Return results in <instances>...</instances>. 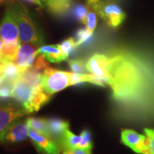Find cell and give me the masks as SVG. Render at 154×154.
Masks as SVG:
<instances>
[{
	"label": "cell",
	"mask_w": 154,
	"mask_h": 154,
	"mask_svg": "<svg viewBox=\"0 0 154 154\" xmlns=\"http://www.w3.org/2000/svg\"><path fill=\"white\" fill-rule=\"evenodd\" d=\"M29 132V129L26 121L13 123L0 134V140L2 142L7 140L11 143L22 141L27 138Z\"/></svg>",
	"instance_id": "cell-8"
},
{
	"label": "cell",
	"mask_w": 154,
	"mask_h": 154,
	"mask_svg": "<svg viewBox=\"0 0 154 154\" xmlns=\"http://www.w3.org/2000/svg\"><path fill=\"white\" fill-rule=\"evenodd\" d=\"M7 2H14L15 0H7Z\"/></svg>",
	"instance_id": "cell-33"
},
{
	"label": "cell",
	"mask_w": 154,
	"mask_h": 154,
	"mask_svg": "<svg viewBox=\"0 0 154 154\" xmlns=\"http://www.w3.org/2000/svg\"><path fill=\"white\" fill-rule=\"evenodd\" d=\"M42 74V72H37L32 69V67H29L23 72L22 75L20 77V79L24 81V82L31 86H36L41 84Z\"/></svg>",
	"instance_id": "cell-18"
},
{
	"label": "cell",
	"mask_w": 154,
	"mask_h": 154,
	"mask_svg": "<svg viewBox=\"0 0 154 154\" xmlns=\"http://www.w3.org/2000/svg\"><path fill=\"white\" fill-rule=\"evenodd\" d=\"M82 136L74 134L72 131H70L69 128L65 131L59 143L63 150L74 149V148H77V146L82 141Z\"/></svg>",
	"instance_id": "cell-17"
},
{
	"label": "cell",
	"mask_w": 154,
	"mask_h": 154,
	"mask_svg": "<svg viewBox=\"0 0 154 154\" xmlns=\"http://www.w3.org/2000/svg\"><path fill=\"white\" fill-rule=\"evenodd\" d=\"M82 139L80 143L79 144L77 148L79 149H91L93 148V143H92V136L91 131L89 130L85 129L82 131L81 134Z\"/></svg>",
	"instance_id": "cell-22"
},
{
	"label": "cell",
	"mask_w": 154,
	"mask_h": 154,
	"mask_svg": "<svg viewBox=\"0 0 154 154\" xmlns=\"http://www.w3.org/2000/svg\"><path fill=\"white\" fill-rule=\"evenodd\" d=\"M46 120L51 138L59 143L65 131L69 128V122L57 117L46 119Z\"/></svg>",
	"instance_id": "cell-11"
},
{
	"label": "cell",
	"mask_w": 154,
	"mask_h": 154,
	"mask_svg": "<svg viewBox=\"0 0 154 154\" xmlns=\"http://www.w3.org/2000/svg\"><path fill=\"white\" fill-rule=\"evenodd\" d=\"M25 111L11 106L0 107V134L14 121L22 117Z\"/></svg>",
	"instance_id": "cell-12"
},
{
	"label": "cell",
	"mask_w": 154,
	"mask_h": 154,
	"mask_svg": "<svg viewBox=\"0 0 154 154\" xmlns=\"http://www.w3.org/2000/svg\"><path fill=\"white\" fill-rule=\"evenodd\" d=\"M36 47L37 46L32 44L20 45L14 63L24 69H27L32 66L36 57Z\"/></svg>",
	"instance_id": "cell-10"
},
{
	"label": "cell",
	"mask_w": 154,
	"mask_h": 154,
	"mask_svg": "<svg viewBox=\"0 0 154 154\" xmlns=\"http://www.w3.org/2000/svg\"><path fill=\"white\" fill-rule=\"evenodd\" d=\"M144 131L147 138L148 154H154V129L145 128Z\"/></svg>",
	"instance_id": "cell-27"
},
{
	"label": "cell",
	"mask_w": 154,
	"mask_h": 154,
	"mask_svg": "<svg viewBox=\"0 0 154 154\" xmlns=\"http://www.w3.org/2000/svg\"><path fill=\"white\" fill-rule=\"evenodd\" d=\"M31 67L34 70L37 71V72L43 73L46 69L49 67V64L46 61V58L44 56L37 55L35 59V61H34V63Z\"/></svg>",
	"instance_id": "cell-24"
},
{
	"label": "cell",
	"mask_w": 154,
	"mask_h": 154,
	"mask_svg": "<svg viewBox=\"0 0 154 154\" xmlns=\"http://www.w3.org/2000/svg\"><path fill=\"white\" fill-rule=\"evenodd\" d=\"M42 2H44V3H47V1H48V0H42Z\"/></svg>",
	"instance_id": "cell-34"
},
{
	"label": "cell",
	"mask_w": 154,
	"mask_h": 154,
	"mask_svg": "<svg viewBox=\"0 0 154 154\" xmlns=\"http://www.w3.org/2000/svg\"><path fill=\"white\" fill-rule=\"evenodd\" d=\"M70 69L76 74H86L88 72L86 69V63L83 59H72L69 61Z\"/></svg>",
	"instance_id": "cell-21"
},
{
	"label": "cell",
	"mask_w": 154,
	"mask_h": 154,
	"mask_svg": "<svg viewBox=\"0 0 154 154\" xmlns=\"http://www.w3.org/2000/svg\"><path fill=\"white\" fill-rule=\"evenodd\" d=\"M63 154H92L91 149H79V148H74V149H69L63 150Z\"/></svg>",
	"instance_id": "cell-28"
},
{
	"label": "cell",
	"mask_w": 154,
	"mask_h": 154,
	"mask_svg": "<svg viewBox=\"0 0 154 154\" xmlns=\"http://www.w3.org/2000/svg\"><path fill=\"white\" fill-rule=\"evenodd\" d=\"M29 137L40 153L44 154H60V146L54 140L44 136L35 131L31 129L29 132Z\"/></svg>",
	"instance_id": "cell-7"
},
{
	"label": "cell",
	"mask_w": 154,
	"mask_h": 154,
	"mask_svg": "<svg viewBox=\"0 0 154 154\" xmlns=\"http://www.w3.org/2000/svg\"><path fill=\"white\" fill-rule=\"evenodd\" d=\"M2 45H3V41L1 39V38H0V50H1L2 47Z\"/></svg>",
	"instance_id": "cell-31"
},
{
	"label": "cell",
	"mask_w": 154,
	"mask_h": 154,
	"mask_svg": "<svg viewBox=\"0 0 154 154\" xmlns=\"http://www.w3.org/2000/svg\"><path fill=\"white\" fill-rule=\"evenodd\" d=\"M109 57L101 54H95L86 63L88 72L103 79L108 84L109 74L108 72Z\"/></svg>",
	"instance_id": "cell-9"
},
{
	"label": "cell",
	"mask_w": 154,
	"mask_h": 154,
	"mask_svg": "<svg viewBox=\"0 0 154 154\" xmlns=\"http://www.w3.org/2000/svg\"><path fill=\"white\" fill-rule=\"evenodd\" d=\"M96 11L109 26L116 28L124 22L126 14L120 7L113 2L98 0L96 3L89 7Z\"/></svg>",
	"instance_id": "cell-3"
},
{
	"label": "cell",
	"mask_w": 154,
	"mask_h": 154,
	"mask_svg": "<svg viewBox=\"0 0 154 154\" xmlns=\"http://www.w3.org/2000/svg\"><path fill=\"white\" fill-rule=\"evenodd\" d=\"M12 7L18 26L20 42L36 46L43 44L42 35L37 30L26 7L20 3L17 4Z\"/></svg>",
	"instance_id": "cell-1"
},
{
	"label": "cell",
	"mask_w": 154,
	"mask_h": 154,
	"mask_svg": "<svg viewBox=\"0 0 154 154\" xmlns=\"http://www.w3.org/2000/svg\"><path fill=\"white\" fill-rule=\"evenodd\" d=\"M98 0H86V3L88 7H91L93 5H94L96 2H97Z\"/></svg>",
	"instance_id": "cell-30"
},
{
	"label": "cell",
	"mask_w": 154,
	"mask_h": 154,
	"mask_svg": "<svg viewBox=\"0 0 154 154\" xmlns=\"http://www.w3.org/2000/svg\"><path fill=\"white\" fill-rule=\"evenodd\" d=\"M14 86V84H12V83L3 82L2 84L0 86V98L8 99L11 97Z\"/></svg>",
	"instance_id": "cell-26"
},
{
	"label": "cell",
	"mask_w": 154,
	"mask_h": 154,
	"mask_svg": "<svg viewBox=\"0 0 154 154\" xmlns=\"http://www.w3.org/2000/svg\"><path fill=\"white\" fill-rule=\"evenodd\" d=\"M25 70L26 69H22L17 66L14 62H9L5 65L1 76L2 77L4 82L14 84L17 80L20 79Z\"/></svg>",
	"instance_id": "cell-14"
},
{
	"label": "cell",
	"mask_w": 154,
	"mask_h": 154,
	"mask_svg": "<svg viewBox=\"0 0 154 154\" xmlns=\"http://www.w3.org/2000/svg\"><path fill=\"white\" fill-rule=\"evenodd\" d=\"M43 154H44V153H43Z\"/></svg>",
	"instance_id": "cell-35"
},
{
	"label": "cell",
	"mask_w": 154,
	"mask_h": 154,
	"mask_svg": "<svg viewBox=\"0 0 154 154\" xmlns=\"http://www.w3.org/2000/svg\"><path fill=\"white\" fill-rule=\"evenodd\" d=\"M26 123L29 126V128H30L31 129L35 131L51 138L49 130H48L46 119L30 117V118L26 119Z\"/></svg>",
	"instance_id": "cell-16"
},
{
	"label": "cell",
	"mask_w": 154,
	"mask_h": 154,
	"mask_svg": "<svg viewBox=\"0 0 154 154\" xmlns=\"http://www.w3.org/2000/svg\"><path fill=\"white\" fill-rule=\"evenodd\" d=\"M93 33L88 30L86 28H81L76 32V37H75V44L76 47L82 45L84 42L89 39Z\"/></svg>",
	"instance_id": "cell-23"
},
{
	"label": "cell",
	"mask_w": 154,
	"mask_h": 154,
	"mask_svg": "<svg viewBox=\"0 0 154 154\" xmlns=\"http://www.w3.org/2000/svg\"><path fill=\"white\" fill-rule=\"evenodd\" d=\"M3 82H4V80H3L2 77V76H1V75H0V86H1V85H2V83H3Z\"/></svg>",
	"instance_id": "cell-32"
},
{
	"label": "cell",
	"mask_w": 154,
	"mask_h": 154,
	"mask_svg": "<svg viewBox=\"0 0 154 154\" xmlns=\"http://www.w3.org/2000/svg\"><path fill=\"white\" fill-rule=\"evenodd\" d=\"M41 85L51 96L71 86V73L48 67L42 74Z\"/></svg>",
	"instance_id": "cell-2"
},
{
	"label": "cell",
	"mask_w": 154,
	"mask_h": 154,
	"mask_svg": "<svg viewBox=\"0 0 154 154\" xmlns=\"http://www.w3.org/2000/svg\"><path fill=\"white\" fill-rule=\"evenodd\" d=\"M89 9V7L87 5H84L82 4H78L73 7L72 16L79 22L86 24Z\"/></svg>",
	"instance_id": "cell-19"
},
{
	"label": "cell",
	"mask_w": 154,
	"mask_h": 154,
	"mask_svg": "<svg viewBox=\"0 0 154 154\" xmlns=\"http://www.w3.org/2000/svg\"><path fill=\"white\" fill-rule=\"evenodd\" d=\"M36 86H31L20 79L14 83L11 96L22 105L25 113L33 99Z\"/></svg>",
	"instance_id": "cell-6"
},
{
	"label": "cell",
	"mask_w": 154,
	"mask_h": 154,
	"mask_svg": "<svg viewBox=\"0 0 154 154\" xmlns=\"http://www.w3.org/2000/svg\"><path fill=\"white\" fill-rule=\"evenodd\" d=\"M72 0H48L46 3L49 12L56 16H63L71 8Z\"/></svg>",
	"instance_id": "cell-15"
},
{
	"label": "cell",
	"mask_w": 154,
	"mask_h": 154,
	"mask_svg": "<svg viewBox=\"0 0 154 154\" xmlns=\"http://www.w3.org/2000/svg\"><path fill=\"white\" fill-rule=\"evenodd\" d=\"M22 1L24 2H26V3L32 4V5H34L40 9H43L44 7L43 2H42V0H22Z\"/></svg>",
	"instance_id": "cell-29"
},
{
	"label": "cell",
	"mask_w": 154,
	"mask_h": 154,
	"mask_svg": "<svg viewBox=\"0 0 154 154\" xmlns=\"http://www.w3.org/2000/svg\"><path fill=\"white\" fill-rule=\"evenodd\" d=\"M96 11L90 8L87 15V19H86V26L88 30L94 33V31L96 29V24H97V17H96Z\"/></svg>",
	"instance_id": "cell-25"
},
{
	"label": "cell",
	"mask_w": 154,
	"mask_h": 154,
	"mask_svg": "<svg viewBox=\"0 0 154 154\" xmlns=\"http://www.w3.org/2000/svg\"><path fill=\"white\" fill-rule=\"evenodd\" d=\"M75 48H76L75 40L74 38L72 37L64 40V41H63L59 44V49H60L61 54L64 61L68 59L70 53L72 52Z\"/></svg>",
	"instance_id": "cell-20"
},
{
	"label": "cell",
	"mask_w": 154,
	"mask_h": 154,
	"mask_svg": "<svg viewBox=\"0 0 154 154\" xmlns=\"http://www.w3.org/2000/svg\"><path fill=\"white\" fill-rule=\"evenodd\" d=\"M121 140L133 151L140 154H148V143L146 136L138 134L131 129L121 132Z\"/></svg>",
	"instance_id": "cell-5"
},
{
	"label": "cell",
	"mask_w": 154,
	"mask_h": 154,
	"mask_svg": "<svg viewBox=\"0 0 154 154\" xmlns=\"http://www.w3.org/2000/svg\"><path fill=\"white\" fill-rule=\"evenodd\" d=\"M0 38L3 42L19 41L18 26L12 7H9L7 9L0 24Z\"/></svg>",
	"instance_id": "cell-4"
},
{
	"label": "cell",
	"mask_w": 154,
	"mask_h": 154,
	"mask_svg": "<svg viewBox=\"0 0 154 154\" xmlns=\"http://www.w3.org/2000/svg\"><path fill=\"white\" fill-rule=\"evenodd\" d=\"M20 47V41L15 42H3L2 47L0 50L1 60L0 63L4 65L9 62H14Z\"/></svg>",
	"instance_id": "cell-13"
}]
</instances>
